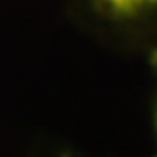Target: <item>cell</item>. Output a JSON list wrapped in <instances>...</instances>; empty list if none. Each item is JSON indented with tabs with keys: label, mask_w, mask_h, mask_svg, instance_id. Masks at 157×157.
I'll use <instances>...</instances> for the list:
<instances>
[{
	"label": "cell",
	"mask_w": 157,
	"mask_h": 157,
	"mask_svg": "<svg viewBox=\"0 0 157 157\" xmlns=\"http://www.w3.org/2000/svg\"><path fill=\"white\" fill-rule=\"evenodd\" d=\"M114 15H134L142 10L157 8V0H98Z\"/></svg>",
	"instance_id": "1"
}]
</instances>
